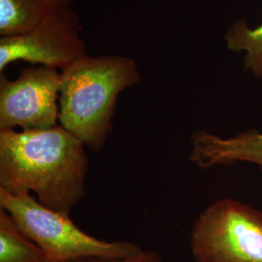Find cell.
<instances>
[{
	"mask_svg": "<svg viewBox=\"0 0 262 262\" xmlns=\"http://www.w3.org/2000/svg\"><path fill=\"white\" fill-rule=\"evenodd\" d=\"M75 0H0V37L19 35L36 28L57 10Z\"/></svg>",
	"mask_w": 262,
	"mask_h": 262,
	"instance_id": "cell-8",
	"label": "cell"
},
{
	"mask_svg": "<svg viewBox=\"0 0 262 262\" xmlns=\"http://www.w3.org/2000/svg\"><path fill=\"white\" fill-rule=\"evenodd\" d=\"M0 262H54L0 208Z\"/></svg>",
	"mask_w": 262,
	"mask_h": 262,
	"instance_id": "cell-9",
	"label": "cell"
},
{
	"mask_svg": "<svg viewBox=\"0 0 262 262\" xmlns=\"http://www.w3.org/2000/svg\"><path fill=\"white\" fill-rule=\"evenodd\" d=\"M67 262H162V260L159 253L156 251L143 250L140 253L126 258H105L97 256H86Z\"/></svg>",
	"mask_w": 262,
	"mask_h": 262,
	"instance_id": "cell-11",
	"label": "cell"
},
{
	"mask_svg": "<svg viewBox=\"0 0 262 262\" xmlns=\"http://www.w3.org/2000/svg\"><path fill=\"white\" fill-rule=\"evenodd\" d=\"M189 159L202 169L235 162L253 163L262 168V132L251 129L224 138L207 131H196L191 135Z\"/></svg>",
	"mask_w": 262,
	"mask_h": 262,
	"instance_id": "cell-7",
	"label": "cell"
},
{
	"mask_svg": "<svg viewBox=\"0 0 262 262\" xmlns=\"http://www.w3.org/2000/svg\"><path fill=\"white\" fill-rule=\"evenodd\" d=\"M80 30L79 14L68 6L51 14L28 32L0 37V73L19 60L64 70L89 55Z\"/></svg>",
	"mask_w": 262,
	"mask_h": 262,
	"instance_id": "cell-5",
	"label": "cell"
},
{
	"mask_svg": "<svg viewBox=\"0 0 262 262\" xmlns=\"http://www.w3.org/2000/svg\"><path fill=\"white\" fill-rule=\"evenodd\" d=\"M0 208L54 262L70 261L86 256L126 258L143 251L130 241L109 242L85 233L69 215L42 205L30 193L13 195L0 189Z\"/></svg>",
	"mask_w": 262,
	"mask_h": 262,
	"instance_id": "cell-3",
	"label": "cell"
},
{
	"mask_svg": "<svg viewBox=\"0 0 262 262\" xmlns=\"http://www.w3.org/2000/svg\"><path fill=\"white\" fill-rule=\"evenodd\" d=\"M226 46L244 53V69L255 77H262V23L251 28L245 20L236 21L225 36Z\"/></svg>",
	"mask_w": 262,
	"mask_h": 262,
	"instance_id": "cell-10",
	"label": "cell"
},
{
	"mask_svg": "<svg viewBox=\"0 0 262 262\" xmlns=\"http://www.w3.org/2000/svg\"><path fill=\"white\" fill-rule=\"evenodd\" d=\"M61 72L32 66L17 79L0 76V131L48 129L57 125Z\"/></svg>",
	"mask_w": 262,
	"mask_h": 262,
	"instance_id": "cell-6",
	"label": "cell"
},
{
	"mask_svg": "<svg viewBox=\"0 0 262 262\" xmlns=\"http://www.w3.org/2000/svg\"><path fill=\"white\" fill-rule=\"evenodd\" d=\"M196 262H262V212L231 198L211 203L194 221Z\"/></svg>",
	"mask_w": 262,
	"mask_h": 262,
	"instance_id": "cell-4",
	"label": "cell"
},
{
	"mask_svg": "<svg viewBox=\"0 0 262 262\" xmlns=\"http://www.w3.org/2000/svg\"><path fill=\"white\" fill-rule=\"evenodd\" d=\"M85 146L60 124L48 129L0 131V189L34 192L38 201L69 215L85 194Z\"/></svg>",
	"mask_w": 262,
	"mask_h": 262,
	"instance_id": "cell-1",
	"label": "cell"
},
{
	"mask_svg": "<svg viewBox=\"0 0 262 262\" xmlns=\"http://www.w3.org/2000/svg\"><path fill=\"white\" fill-rule=\"evenodd\" d=\"M139 67L130 56H85L61 71L58 122L97 151L113 130L118 96L140 83Z\"/></svg>",
	"mask_w": 262,
	"mask_h": 262,
	"instance_id": "cell-2",
	"label": "cell"
}]
</instances>
